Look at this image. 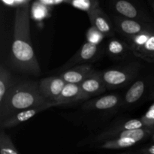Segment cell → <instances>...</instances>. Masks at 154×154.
<instances>
[{
    "label": "cell",
    "instance_id": "6da1fadb",
    "mask_svg": "<svg viewBox=\"0 0 154 154\" xmlns=\"http://www.w3.org/2000/svg\"><path fill=\"white\" fill-rule=\"evenodd\" d=\"M11 66L17 72L33 76L41 75V68L35 54L30 35V8L28 3L15 11Z\"/></svg>",
    "mask_w": 154,
    "mask_h": 154
},
{
    "label": "cell",
    "instance_id": "7a4b0ae2",
    "mask_svg": "<svg viewBox=\"0 0 154 154\" xmlns=\"http://www.w3.org/2000/svg\"><path fill=\"white\" fill-rule=\"evenodd\" d=\"M47 103L53 102L42 96L38 81H19L0 100V122L23 110Z\"/></svg>",
    "mask_w": 154,
    "mask_h": 154
},
{
    "label": "cell",
    "instance_id": "3957f363",
    "mask_svg": "<svg viewBox=\"0 0 154 154\" xmlns=\"http://www.w3.org/2000/svg\"><path fill=\"white\" fill-rule=\"evenodd\" d=\"M122 96L117 93L87 100L78 111L66 115L68 120L78 125L95 126L108 121L121 107Z\"/></svg>",
    "mask_w": 154,
    "mask_h": 154
},
{
    "label": "cell",
    "instance_id": "277c9868",
    "mask_svg": "<svg viewBox=\"0 0 154 154\" xmlns=\"http://www.w3.org/2000/svg\"><path fill=\"white\" fill-rule=\"evenodd\" d=\"M140 70L139 62H130L102 71V77L107 89H120L133 81L138 77Z\"/></svg>",
    "mask_w": 154,
    "mask_h": 154
},
{
    "label": "cell",
    "instance_id": "5b68a950",
    "mask_svg": "<svg viewBox=\"0 0 154 154\" xmlns=\"http://www.w3.org/2000/svg\"><path fill=\"white\" fill-rule=\"evenodd\" d=\"M123 40L130 47L134 56L154 63V27Z\"/></svg>",
    "mask_w": 154,
    "mask_h": 154
},
{
    "label": "cell",
    "instance_id": "8992f818",
    "mask_svg": "<svg viewBox=\"0 0 154 154\" xmlns=\"http://www.w3.org/2000/svg\"><path fill=\"white\" fill-rule=\"evenodd\" d=\"M148 127L145 124L141 118L139 119H131V120H121L114 123V124L110 125L108 127L105 128L103 130L100 131L96 135H93L92 137H89L87 139L84 140L79 144V146L85 145H96L101 142L107 141L110 138L112 135L116 132H120L122 130L126 129H140V128Z\"/></svg>",
    "mask_w": 154,
    "mask_h": 154
},
{
    "label": "cell",
    "instance_id": "52a82bcc",
    "mask_svg": "<svg viewBox=\"0 0 154 154\" xmlns=\"http://www.w3.org/2000/svg\"><path fill=\"white\" fill-rule=\"evenodd\" d=\"M153 85L154 75H151L147 78L137 80L122 97L121 107L124 108H132L136 106L144 96H148L154 88Z\"/></svg>",
    "mask_w": 154,
    "mask_h": 154
},
{
    "label": "cell",
    "instance_id": "ba28073f",
    "mask_svg": "<svg viewBox=\"0 0 154 154\" xmlns=\"http://www.w3.org/2000/svg\"><path fill=\"white\" fill-rule=\"evenodd\" d=\"M111 19L115 31H117L123 39L129 38L154 27V22H144L129 19L117 14L113 15Z\"/></svg>",
    "mask_w": 154,
    "mask_h": 154
},
{
    "label": "cell",
    "instance_id": "9c48e42d",
    "mask_svg": "<svg viewBox=\"0 0 154 154\" xmlns=\"http://www.w3.org/2000/svg\"><path fill=\"white\" fill-rule=\"evenodd\" d=\"M101 54L100 45H96L91 42H87L82 45L79 51L66 62L63 66L59 68L55 71L56 73H60L68 69L78 66V65L87 64L95 62L99 57Z\"/></svg>",
    "mask_w": 154,
    "mask_h": 154
},
{
    "label": "cell",
    "instance_id": "30bf717a",
    "mask_svg": "<svg viewBox=\"0 0 154 154\" xmlns=\"http://www.w3.org/2000/svg\"><path fill=\"white\" fill-rule=\"evenodd\" d=\"M111 6L115 14L119 16L144 22H154L147 12L130 0H114Z\"/></svg>",
    "mask_w": 154,
    "mask_h": 154
},
{
    "label": "cell",
    "instance_id": "8fae6325",
    "mask_svg": "<svg viewBox=\"0 0 154 154\" xmlns=\"http://www.w3.org/2000/svg\"><path fill=\"white\" fill-rule=\"evenodd\" d=\"M66 84V82L60 75L45 78L38 81L39 89L42 96L48 102H53L55 105Z\"/></svg>",
    "mask_w": 154,
    "mask_h": 154
},
{
    "label": "cell",
    "instance_id": "7c38bea8",
    "mask_svg": "<svg viewBox=\"0 0 154 154\" xmlns=\"http://www.w3.org/2000/svg\"><path fill=\"white\" fill-rule=\"evenodd\" d=\"M91 96L85 93L81 89L80 84L66 83L63 87L61 94L56 102L57 106L61 105H72L80 102H85Z\"/></svg>",
    "mask_w": 154,
    "mask_h": 154
},
{
    "label": "cell",
    "instance_id": "4fadbf2b",
    "mask_svg": "<svg viewBox=\"0 0 154 154\" xmlns=\"http://www.w3.org/2000/svg\"><path fill=\"white\" fill-rule=\"evenodd\" d=\"M54 106H56L54 103H47L45 104V105L34 106L32 107V108H27V109L23 110V111L15 114L14 115L0 122V127H1V129L14 127V126L32 118L36 114Z\"/></svg>",
    "mask_w": 154,
    "mask_h": 154
},
{
    "label": "cell",
    "instance_id": "5bb4252c",
    "mask_svg": "<svg viewBox=\"0 0 154 154\" xmlns=\"http://www.w3.org/2000/svg\"><path fill=\"white\" fill-rule=\"evenodd\" d=\"M92 26L97 28L105 37L111 38L115 35V29L112 20L102 10L100 6L87 12Z\"/></svg>",
    "mask_w": 154,
    "mask_h": 154
},
{
    "label": "cell",
    "instance_id": "9a60e30c",
    "mask_svg": "<svg viewBox=\"0 0 154 154\" xmlns=\"http://www.w3.org/2000/svg\"><path fill=\"white\" fill-rule=\"evenodd\" d=\"M105 52L110 58L117 61H124L134 55L126 41L114 37H111L107 42Z\"/></svg>",
    "mask_w": 154,
    "mask_h": 154
},
{
    "label": "cell",
    "instance_id": "2e32d148",
    "mask_svg": "<svg viewBox=\"0 0 154 154\" xmlns=\"http://www.w3.org/2000/svg\"><path fill=\"white\" fill-rule=\"evenodd\" d=\"M90 63L78 65L60 72V75L66 83L80 84L95 72Z\"/></svg>",
    "mask_w": 154,
    "mask_h": 154
},
{
    "label": "cell",
    "instance_id": "e0dca14e",
    "mask_svg": "<svg viewBox=\"0 0 154 154\" xmlns=\"http://www.w3.org/2000/svg\"><path fill=\"white\" fill-rule=\"evenodd\" d=\"M81 89L87 94L93 96H99L107 90L102 77V71H95L90 77L80 84Z\"/></svg>",
    "mask_w": 154,
    "mask_h": 154
},
{
    "label": "cell",
    "instance_id": "ac0fdd59",
    "mask_svg": "<svg viewBox=\"0 0 154 154\" xmlns=\"http://www.w3.org/2000/svg\"><path fill=\"white\" fill-rule=\"evenodd\" d=\"M137 140L132 138H117L101 142L94 147L97 149H105V150H120L128 148L138 144Z\"/></svg>",
    "mask_w": 154,
    "mask_h": 154
},
{
    "label": "cell",
    "instance_id": "d6986e66",
    "mask_svg": "<svg viewBox=\"0 0 154 154\" xmlns=\"http://www.w3.org/2000/svg\"><path fill=\"white\" fill-rule=\"evenodd\" d=\"M20 80L15 78L3 64L0 67V100L4 98L9 90Z\"/></svg>",
    "mask_w": 154,
    "mask_h": 154
},
{
    "label": "cell",
    "instance_id": "ffe728a7",
    "mask_svg": "<svg viewBox=\"0 0 154 154\" xmlns=\"http://www.w3.org/2000/svg\"><path fill=\"white\" fill-rule=\"evenodd\" d=\"M0 153L1 154H19L10 137L5 133L4 129H1L0 133Z\"/></svg>",
    "mask_w": 154,
    "mask_h": 154
},
{
    "label": "cell",
    "instance_id": "44dd1931",
    "mask_svg": "<svg viewBox=\"0 0 154 154\" xmlns=\"http://www.w3.org/2000/svg\"><path fill=\"white\" fill-rule=\"evenodd\" d=\"M65 2L79 10L87 12L99 6L98 0H65Z\"/></svg>",
    "mask_w": 154,
    "mask_h": 154
},
{
    "label": "cell",
    "instance_id": "7402d4cb",
    "mask_svg": "<svg viewBox=\"0 0 154 154\" xmlns=\"http://www.w3.org/2000/svg\"><path fill=\"white\" fill-rule=\"evenodd\" d=\"M105 37V35L101 32L97 28L92 26L88 29L87 32V42H91L96 45H100L101 42L103 41L104 38Z\"/></svg>",
    "mask_w": 154,
    "mask_h": 154
},
{
    "label": "cell",
    "instance_id": "603a6c76",
    "mask_svg": "<svg viewBox=\"0 0 154 154\" xmlns=\"http://www.w3.org/2000/svg\"><path fill=\"white\" fill-rule=\"evenodd\" d=\"M148 127L154 126V103L150 107L147 112L141 117Z\"/></svg>",
    "mask_w": 154,
    "mask_h": 154
},
{
    "label": "cell",
    "instance_id": "cb8c5ba5",
    "mask_svg": "<svg viewBox=\"0 0 154 154\" xmlns=\"http://www.w3.org/2000/svg\"><path fill=\"white\" fill-rule=\"evenodd\" d=\"M134 153L141 154H154V144L145 146V147H142L140 150L135 151Z\"/></svg>",
    "mask_w": 154,
    "mask_h": 154
},
{
    "label": "cell",
    "instance_id": "d4e9b609",
    "mask_svg": "<svg viewBox=\"0 0 154 154\" xmlns=\"http://www.w3.org/2000/svg\"><path fill=\"white\" fill-rule=\"evenodd\" d=\"M43 4L45 5H54L56 4L55 0H40Z\"/></svg>",
    "mask_w": 154,
    "mask_h": 154
},
{
    "label": "cell",
    "instance_id": "484cf974",
    "mask_svg": "<svg viewBox=\"0 0 154 154\" xmlns=\"http://www.w3.org/2000/svg\"><path fill=\"white\" fill-rule=\"evenodd\" d=\"M147 99V100H153L154 101V88L152 90V91L150 92V94L148 95Z\"/></svg>",
    "mask_w": 154,
    "mask_h": 154
},
{
    "label": "cell",
    "instance_id": "4316f807",
    "mask_svg": "<svg viewBox=\"0 0 154 154\" xmlns=\"http://www.w3.org/2000/svg\"><path fill=\"white\" fill-rule=\"evenodd\" d=\"M148 2L150 4V5L151 6L152 9H153V12H154V0H148Z\"/></svg>",
    "mask_w": 154,
    "mask_h": 154
},
{
    "label": "cell",
    "instance_id": "83f0119b",
    "mask_svg": "<svg viewBox=\"0 0 154 154\" xmlns=\"http://www.w3.org/2000/svg\"><path fill=\"white\" fill-rule=\"evenodd\" d=\"M151 138H152V140H153V141H154V133L153 134V135L151 136Z\"/></svg>",
    "mask_w": 154,
    "mask_h": 154
}]
</instances>
